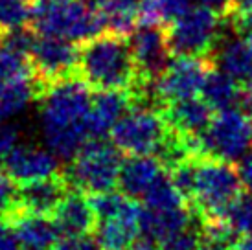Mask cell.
<instances>
[{
	"label": "cell",
	"instance_id": "1",
	"mask_svg": "<svg viewBox=\"0 0 252 250\" xmlns=\"http://www.w3.org/2000/svg\"><path fill=\"white\" fill-rule=\"evenodd\" d=\"M39 101L44 144L59 160H72L91 140L87 129L91 87L76 74L46 85Z\"/></svg>",
	"mask_w": 252,
	"mask_h": 250
},
{
	"label": "cell",
	"instance_id": "2",
	"mask_svg": "<svg viewBox=\"0 0 252 250\" xmlns=\"http://www.w3.org/2000/svg\"><path fill=\"white\" fill-rule=\"evenodd\" d=\"M77 76L94 91H131L138 83L129 37L101 31L79 46Z\"/></svg>",
	"mask_w": 252,
	"mask_h": 250
},
{
	"label": "cell",
	"instance_id": "3",
	"mask_svg": "<svg viewBox=\"0 0 252 250\" xmlns=\"http://www.w3.org/2000/svg\"><path fill=\"white\" fill-rule=\"evenodd\" d=\"M30 28L37 35L85 42L105 31L103 15L83 0H30Z\"/></svg>",
	"mask_w": 252,
	"mask_h": 250
},
{
	"label": "cell",
	"instance_id": "4",
	"mask_svg": "<svg viewBox=\"0 0 252 250\" xmlns=\"http://www.w3.org/2000/svg\"><path fill=\"white\" fill-rule=\"evenodd\" d=\"M241 177L230 162L203 156L197 162L193 193L189 199L191 210L201 222L223 221L228 210L241 195Z\"/></svg>",
	"mask_w": 252,
	"mask_h": 250
},
{
	"label": "cell",
	"instance_id": "5",
	"mask_svg": "<svg viewBox=\"0 0 252 250\" xmlns=\"http://www.w3.org/2000/svg\"><path fill=\"white\" fill-rule=\"evenodd\" d=\"M122 164L124 160L118 147L103 138H92L85 142L79 153L72 158L64 175L74 189L96 195L118 186Z\"/></svg>",
	"mask_w": 252,
	"mask_h": 250
},
{
	"label": "cell",
	"instance_id": "6",
	"mask_svg": "<svg viewBox=\"0 0 252 250\" xmlns=\"http://www.w3.org/2000/svg\"><path fill=\"white\" fill-rule=\"evenodd\" d=\"M173 56L210 57L224 31V17L208 7L191 6L166 28Z\"/></svg>",
	"mask_w": 252,
	"mask_h": 250
},
{
	"label": "cell",
	"instance_id": "7",
	"mask_svg": "<svg viewBox=\"0 0 252 250\" xmlns=\"http://www.w3.org/2000/svg\"><path fill=\"white\" fill-rule=\"evenodd\" d=\"M252 125L251 118L243 111L228 109L217 112L201 136L203 156L239 162L252 149Z\"/></svg>",
	"mask_w": 252,
	"mask_h": 250
},
{
	"label": "cell",
	"instance_id": "8",
	"mask_svg": "<svg viewBox=\"0 0 252 250\" xmlns=\"http://www.w3.org/2000/svg\"><path fill=\"white\" fill-rule=\"evenodd\" d=\"M168 132L169 125L162 111L153 107H133L112 127L111 140L122 153L155 155Z\"/></svg>",
	"mask_w": 252,
	"mask_h": 250
},
{
	"label": "cell",
	"instance_id": "9",
	"mask_svg": "<svg viewBox=\"0 0 252 250\" xmlns=\"http://www.w3.org/2000/svg\"><path fill=\"white\" fill-rule=\"evenodd\" d=\"M210 68L212 62L208 57L173 56L166 70L153 83V94L158 109L162 111L169 103L197 97Z\"/></svg>",
	"mask_w": 252,
	"mask_h": 250
},
{
	"label": "cell",
	"instance_id": "10",
	"mask_svg": "<svg viewBox=\"0 0 252 250\" xmlns=\"http://www.w3.org/2000/svg\"><path fill=\"white\" fill-rule=\"evenodd\" d=\"M129 44L138 68L136 85H153L173 59L166 28L162 24H138L129 35Z\"/></svg>",
	"mask_w": 252,
	"mask_h": 250
},
{
	"label": "cell",
	"instance_id": "11",
	"mask_svg": "<svg viewBox=\"0 0 252 250\" xmlns=\"http://www.w3.org/2000/svg\"><path fill=\"white\" fill-rule=\"evenodd\" d=\"M32 62L41 87L52 85L77 74L79 66V46L77 42L63 37H37L32 50Z\"/></svg>",
	"mask_w": 252,
	"mask_h": 250
},
{
	"label": "cell",
	"instance_id": "12",
	"mask_svg": "<svg viewBox=\"0 0 252 250\" xmlns=\"http://www.w3.org/2000/svg\"><path fill=\"white\" fill-rule=\"evenodd\" d=\"M140 216L142 208L134 199L112 212L111 216L98 219V245L101 250H129L140 236Z\"/></svg>",
	"mask_w": 252,
	"mask_h": 250
},
{
	"label": "cell",
	"instance_id": "13",
	"mask_svg": "<svg viewBox=\"0 0 252 250\" xmlns=\"http://www.w3.org/2000/svg\"><path fill=\"white\" fill-rule=\"evenodd\" d=\"M210 62L232 77L236 83L247 85L252 81V46L245 37L234 33L224 19V31L214 48Z\"/></svg>",
	"mask_w": 252,
	"mask_h": 250
},
{
	"label": "cell",
	"instance_id": "14",
	"mask_svg": "<svg viewBox=\"0 0 252 250\" xmlns=\"http://www.w3.org/2000/svg\"><path fill=\"white\" fill-rule=\"evenodd\" d=\"M70 189L72 186L64 173L50 175L39 181L22 184L19 186V195H17L19 210L52 217L59 202L63 201Z\"/></svg>",
	"mask_w": 252,
	"mask_h": 250
},
{
	"label": "cell",
	"instance_id": "15",
	"mask_svg": "<svg viewBox=\"0 0 252 250\" xmlns=\"http://www.w3.org/2000/svg\"><path fill=\"white\" fill-rule=\"evenodd\" d=\"M59 158L50 149L19 144L4 162V169L19 186L57 173Z\"/></svg>",
	"mask_w": 252,
	"mask_h": 250
},
{
	"label": "cell",
	"instance_id": "16",
	"mask_svg": "<svg viewBox=\"0 0 252 250\" xmlns=\"http://www.w3.org/2000/svg\"><path fill=\"white\" fill-rule=\"evenodd\" d=\"M133 96L129 91H96L87 116V129L92 138H105L112 127L129 109H133Z\"/></svg>",
	"mask_w": 252,
	"mask_h": 250
},
{
	"label": "cell",
	"instance_id": "17",
	"mask_svg": "<svg viewBox=\"0 0 252 250\" xmlns=\"http://www.w3.org/2000/svg\"><path fill=\"white\" fill-rule=\"evenodd\" d=\"M52 219L57 224L61 236H91L98 228V216L94 212V206L79 189H70L66 193V197L56 208Z\"/></svg>",
	"mask_w": 252,
	"mask_h": 250
},
{
	"label": "cell",
	"instance_id": "18",
	"mask_svg": "<svg viewBox=\"0 0 252 250\" xmlns=\"http://www.w3.org/2000/svg\"><path fill=\"white\" fill-rule=\"evenodd\" d=\"M6 221L11 224L22 249H52L61 239L57 224L48 216L17 210Z\"/></svg>",
	"mask_w": 252,
	"mask_h": 250
},
{
	"label": "cell",
	"instance_id": "19",
	"mask_svg": "<svg viewBox=\"0 0 252 250\" xmlns=\"http://www.w3.org/2000/svg\"><path fill=\"white\" fill-rule=\"evenodd\" d=\"M162 114L171 129L186 136H203L212 122V107L203 97H189L169 103L162 109Z\"/></svg>",
	"mask_w": 252,
	"mask_h": 250
},
{
	"label": "cell",
	"instance_id": "20",
	"mask_svg": "<svg viewBox=\"0 0 252 250\" xmlns=\"http://www.w3.org/2000/svg\"><path fill=\"white\" fill-rule=\"evenodd\" d=\"M162 171L164 167L153 155H131L122 164L118 179L120 191L131 199H142Z\"/></svg>",
	"mask_w": 252,
	"mask_h": 250
},
{
	"label": "cell",
	"instance_id": "21",
	"mask_svg": "<svg viewBox=\"0 0 252 250\" xmlns=\"http://www.w3.org/2000/svg\"><path fill=\"white\" fill-rule=\"evenodd\" d=\"M193 210L186 206L173 210H149L142 208L140 216V234L151 237L153 241L160 243L166 237L173 236L181 230L193 224Z\"/></svg>",
	"mask_w": 252,
	"mask_h": 250
},
{
	"label": "cell",
	"instance_id": "22",
	"mask_svg": "<svg viewBox=\"0 0 252 250\" xmlns=\"http://www.w3.org/2000/svg\"><path fill=\"white\" fill-rule=\"evenodd\" d=\"M35 77V68L28 52L15 48L0 37V92Z\"/></svg>",
	"mask_w": 252,
	"mask_h": 250
},
{
	"label": "cell",
	"instance_id": "23",
	"mask_svg": "<svg viewBox=\"0 0 252 250\" xmlns=\"http://www.w3.org/2000/svg\"><path fill=\"white\" fill-rule=\"evenodd\" d=\"M201 96L212 107V111L217 112L234 109L238 101H241L239 83H236L232 77L216 68L214 64H212L210 72L206 74V79L201 89Z\"/></svg>",
	"mask_w": 252,
	"mask_h": 250
},
{
	"label": "cell",
	"instance_id": "24",
	"mask_svg": "<svg viewBox=\"0 0 252 250\" xmlns=\"http://www.w3.org/2000/svg\"><path fill=\"white\" fill-rule=\"evenodd\" d=\"M41 92L42 87L37 77L17 83L0 92V124H7L13 116L24 111L30 101L39 99Z\"/></svg>",
	"mask_w": 252,
	"mask_h": 250
},
{
	"label": "cell",
	"instance_id": "25",
	"mask_svg": "<svg viewBox=\"0 0 252 250\" xmlns=\"http://www.w3.org/2000/svg\"><path fill=\"white\" fill-rule=\"evenodd\" d=\"M142 199H144L146 208L149 210H173L188 204L168 171L166 173L162 171L158 175V179L151 184V188L147 189Z\"/></svg>",
	"mask_w": 252,
	"mask_h": 250
},
{
	"label": "cell",
	"instance_id": "26",
	"mask_svg": "<svg viewBox=\"0 0 252 250\" xmlns=\"http://www.w3.org/2000/svg\"><path fill=\"white\" fill-rule=\"evenodd\" d=\"M226 222L238 236H252V193H241L226 214Z\"/></svg>",
	"mask_w": 252,
	"mask_h": 250
},
{
	"label": "cell",
	"instance_id": "27",
	"mask_svg": "<svg viewBox=\"0 0 252 250\" xmlns=\"http://www.w3.org/2000/svg\"><path fill=\"white\" fill-rule=\"evenodd\" d=\"M30 24V0H0V31Z\"/></svg>",
	"mask_w": 252,
	"mask_h": 250
},
{
	"label": "cell",
	"instance_id": "28",
	"mask_svg": "<svg viewBox=\"0 0 252 250\" xmlns=\"http://www.w3.org/2000/svg\"><path fill=\"white\" fill-rule=\"evenodd\" d=\"M201 237H203V230H201V222L197 219V222H193L191 226L160 241L157 250H195Z\"/></svg>",
	"mask_w": 252,
	"mask_h": 250
},
{
	"label": "cell",
	"instance_id": "29",
	"mask_svg": "<svg viewBox=\"0 0 252 250\" xmlns=\"http://www.w3.org/2000/svg\"><path fill=\"white\" fill-rule=\"evenodd\" d=\"M19 189L15 188V181L7 175V171L0 169V216L7 219L19 210Z\"/></svg>",
	"mask_w": 252,
	"mask_h": 250
},
{
	"label": "cell",
	"instance_id": "30",
	"mask_svg": "<svg viewBox=\"0 0 252 250\" xmlns=\"http://www.w3.org/2000/svg\"><path fill=\"white\" fill-rule=\"evenodd\" d=\"M21 142V131L9 124H0V164H4L7 156L13 153Z\"/></svg>",
	"mask_w": 252,
	"mask_h": 250
},
{
	"label": "cell",
	"instance_id": "31",
	"mask_svg": "<svg viewBox=\"0 0 252 250\" xmlns=\"http://www.w3.org/2000/svg\"><path fill=\"white\" fill-rule=\"evenodd\" d=\"M52 250H101V247L98 245V241H92L89 236H63L52 247Z\"/></svg>",
	"mask_w": 252,
	"mask_h": 250
},
{
	"label": "cell",
	"instance_id": "32",
	"mask_svg": "<svg viewBox=\"0 0 252 250\" xmlns=\"http://www.w3.org/2000/svg\"><path fill=\"white\" fill-rule=\"evenodd\" d=\"M21 243L15 236L11 224L0 216V250H19Z\"/></svg>",
	"mask_w": 252,
	"mask_h": 250
},
{
	"label": "cell",
	"instance_id": "33",
	"mask_svg": "<svg viewBox=\"0 0 252 250\" xmlns=\"http://www.w3.org/2000/svg\"><path fill=\"white\" fill-rule=\"evenodd\" d=\"M238 171L243 182V188H247L252 193V149L238 162Z\"/></svg>",
	"mask_w": 252,
	"mask_h": 250
},
{
	"label": "cell",
	"instance_id": "34",
	"mask_svg": "<svg viewBox=\"0 0 252 250\" xmlns=\"http://www.w3.org/2000/svg\"><path fill=\"white\" fill-rule=\"evenodd\" d=\"M193 2H197V6L208 7L212 11H216L221 17H226V15L230 13L232 0H193Z\"/></svg>",
	"mask_w": 252,
	"mask_h": 250
},
{
	"label": "cell",
	"instance_id": "35",
	"mask_svg": "<svg viewBox=\"0 0 252 250\" xmlns=\"http://www.w3.org/2000/svg\"><path fill=\"white\" fill-rule=\"evenodd\" d=\"M230 249L232 247L221 243V241H217V239H212V237L203 236L195 250H230Z\"/></svg>",
	"mask_w": 252,
	"mask_h": 250
},
{
	"label": "cell",
	"instance_id": "36",
	"mask_svg": "<svg viewBox=\"0 0 252 250\" xmlns=\"http://www.w3.org/2000/svg\"><path fill=\"white\" fill-rule=\"evenodd\" d=\"M241 107H243V112L252 122V81H249L243 92H241Z\"/></svg>",
	"mask_w": 252,
	"mask_h": 250
},
{
	"label": "cell",
	"instance_id": "37",
	"mask_svg": "<svg viewBox=\"0 0 252 250\" xmlns=\"http://www.w3.org/2000/svg\"><path fill=\"white\" fill-rule=\"evenodd\" d=\"M249 11H252V0H232L230 13H249Z\"/></svg>",
	"mask_w": 252,
	"mask_h": 250
},
{
	"label": "cell",
	"instance_id": "38",
	"mask_svg": "<svg viewBox=\"0 0 252 250\" xmlns=\"http://www.w3.org/2000/svg\"><path fill=\"white\" fill-rule=\"evenodd\" d=\"M87 6L94 9V11H103L109 4H111V0H83Z\"/></svg>",
	"mask_w": 252,
	"mask_h": 250
},
{
	"label": "cell",
	"instance_id": "39",
	"mask_svg": "<svg viewBox=\"0 0 252 250\" xmlns=\"http://www.w3.org/2000/svg\"><path fill=\"white\" fill-rule=\"evenodd\" d=\"M247 41L251 42V46H252V37H249V39H247Z\"/></svg>",
	"mask_w": 252,
	"mask_h": 250
}]
</instances>
